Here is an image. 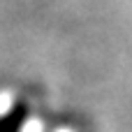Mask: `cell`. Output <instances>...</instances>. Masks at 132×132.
<instances>
[{
	"instance_id": "1",
	"label": "cell",
	"mask_w": 132,
	"mask_h": 132,
	"mask_svg": "<svg viewBox=\"0 0 132 132\" xmlns=\"http://www.w3.org/2000/svg\"><path fill=\"white\" fill-rule=\"evenodd\" d=\"M30 116V107L26 102H16L7 111L0 114V132H23Z\"/></svg>"
}]
</instances>
